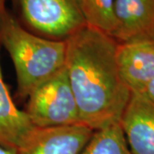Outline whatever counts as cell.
Masks as SVG:
<instances>
[{
	"label": "cell",
	"instance_id": "8",
	"mask_svg": "<svg viewBox=\"0 0 154 154\" xmlns=\"http://www.w3.org/2000/svg\"><path fill=\"white\" fill-rule=\"evenodd\" d=\"M116 62L131 94H143L154 78V41L118 43Z\"/></svg>",
	"mask_w": 154,
	"mask_h": 154
},
{
	"label": "cell",
	"instance_id": "6",
	"mask_svg": "<svg viewBox=\"0 0 154 154\" xmlns=\"http://www.w3.org/2000/svg\"><path fill=\"white\" fill-rule=\"evenodd\" d=\"M114 17L116 41H154V0H115Z\"/></svg>",
	"mask_w": 154,
	"mask_h": 154
},
{
	"label": "cell",
	"instance_id": "13",
	"mask_svg": "<svg viewBox=\"0 0 154 154\" xmlns=\"http://www.w3.org/2000/svg\"><path fill=\"white\" fill-rule=\"evenodd\" d=\"M0 154H17V150L11 148H7L0 146Z\"/></svg>",
	"mask_w": 154,
	"mask_h": 154
},
{
	"label": "cell",
	"instance_id": "14",
	"mask_svg": "<svg viewBox=\"0 0 154 154\" xmlns=\"http://www.w3.org/2000/svg\"><path fill=\"white\" fill-rule=\"evenodd\" d=\"M6 2L7 0H0V17L6 11Z\"/></svg>",
	"mask_w": 154,
	"mask_h": 154
},
{
	"label": "cell",
	"instance_id": "5",
	"mask_svg": "<svg viewBox=\"0 0 154 154\" xmlns=\"http://www.w3.org/2000/svg\"><path fill=\"white\" fill-rule=\"evenodd\" d=\"M94 130L83 124L35 128L17 150V154H81Z\"/></svg>",
	"mask_w": 154,
	"mask_h": 154
},
{
	"label": "cell",
	"instance_id": "3",
	"mask_svg": "<svg viewBox=\"0 0 154 154\" xmlns=\"http://www.w3.org/2000/svg\"><path fill=\"white\" fill-rule=\"evenodd\" d=\"M27 99L24 111L35 128L82 124L65 68L36 86Z\"/></svg>",
	"mask_w": 154,
	"mask_h": 154
},
{
	"label": "cell",
	"instance_id": "1",
	"mask_svg": "<svg viewBox=\"0 0 154 154\" xmlns=\"http://www.w3.org/2000/svg\"><path fill=\"white\" fill-rule=\"evenodd\" d=\"M64 41V68L82 123L94 131L120 122L131 92L117 66L118 43L88 25Z\"/></svg>",
	"mask_w": 154,
	"mask_h": 154
},
{
	"label": "cell",
	"instance_id": "7",
	"mask_svg": "<svg viewBox=\"0 0 154 154\" xmlns=\"http://www.w3.org/2000/svg\"><path fill=\"white\" fill-rule=\"evenodd\" d=\"M120 124L133 154H154V102L131 94Z\"/></svg>",
	"mask_w": 154,
	"mask_h": 154
},
{
	"label": "cell",
	"instance_id": "11",
	"mask_svg": "<svg viewBox=\"0 0 154 154\" xmlns=\"http://www.w3.org/2000/svg\"><path fill=\"white\" fill-rule=\"evenodd\" d=\"M86 24L111 35L115 28V0H79Z\"/></svg>",
	"mask_w": 154,
	"mask_h": 154
},
{
	"label": "cell",
	"instance_id": "9",
	"mask_svg": "<svg viewBox=\"0 0 154 154\" xmlns=\"http://www.w3.org/2000/svg\"><path fill=\"white\" fill-rule=\"evenodd\" d=\"M34 128L26 112L17 106L6 85L1 66L0 45V146L17 150Z\"/></svg>",
	"mask_w": 154,
	"mask_h": 154
},
{
	"label": "cell",
	"instance_id": "12",
	"mask_svg": "<svg viewBox=\"0 0 154 154\" xmlns=\"http://www.w3.org/2000/svg\"><path fill=\"white\" fill-rule=\"evenodd\" d=\"M142 94H144L146 98H148L150 100L154 102V78L147 85V87L145 89Z\"/></svg>",
	"mask_w": 154,
	"mask_h": 154
},
{
	"label": "cell",
	"instance_id": "2",
	"mask_svg": "<svg viewBox=\"0 0 154 154\" xmlns=\"http://www.w3.org/2000/svg\"><path fill=\"white\" fill-rule=\"evenodd\" d=\"M0 45L13 63L20 99H27L36 86L65 66L64 40L34 35L7 10L0 17Z\"/></svg>",
	"mask_w": 154,
	"mask_h": 154
},
{
	"label": "cell",
	"instance_id": "4",
	"mask_svg": "<svg viewBox=\"0 0 154 154\" xmlns=\"http://www.w3.org/2000/svg\"><path fill=\"white\" fill-rule=\"evenodd\" d=\"M23 18L36 31L69 38L86 26L79 0H20Z\"/></svg>",
	"mask_w": 154,
	"mask_h": 154
},
{
	"label": "cell",
	"instance_id": "10",
	"mask_svg": "<svg viewBox=\"0 0 154 154\" xmlns=\"http://www.w3.org/2000/svg\"><path fill=\"white\" fill-rule=\"evenodd\" d=\"M81 154H133L120 122L94 130Z\"/></svg>",
	"mask_w": 154,
	"mask_h": 154
}]
</instances>
